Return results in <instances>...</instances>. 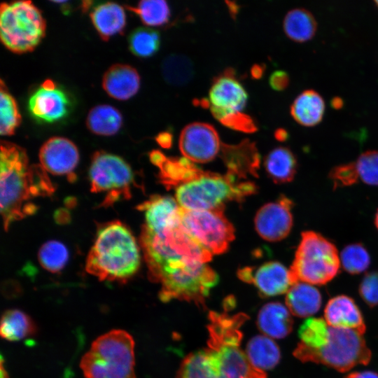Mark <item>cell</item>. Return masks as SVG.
<instances>
[{
    "mask_svg": "<svg viewBox=\"0 0 378 378\" xmlns=\"http://www.w3.org/2000/svg\"><path fill=\"white\" fill-rule=\"evenodd\" d=\"M134 365V341L123 330L97 337L80 362L85 378H136Z\"/></svg>",
    "mask_w": 378,
    "mask_h": 378,
    "instance_id": "cell-5",
    "label": "cell"
},
{
    "mask_svg": "<svg viewBox=\"0 0 378 378\" xmlns=\"http://www.w3.org/2000/svg\"><path fill=\"white\" fill-rule=\"evenodd\" d=\"M71 103L67 94L55 83L46 80L29 99V111L38 122L52 123L65 118Z\"/></svg>",
    "mask_w": 378,
    "mask_h": 378,
    "instance_id": "cell-16",
    "label": "cell"
},
{
    "mask_svg": "<svg viewBox=\"0 0 378 378\" xmlns=\"http://www.w3.org/2000/svg\"><path fill=\"white\" fill-rule=\"evenodd\" d=\"M162 74L164 80L174 86H183L188 83L194 76V66L186 55L172 54L162 63Z\"/></svg>",
    "mask_w": 378,
    "mask_h": 378,
    "instance_id": "cell-32",
    "label": "cell"
},
{
    "mask_svg": "<svg viewBox=\"0 0 378 378\" xmlns=\"http://www.w3.org/2000/svg\"><path fill=\"white\" fill-rule=\"evenodd\" d=\"M36 330L32 318L20 309H8L2 314L0 333L6 340L20 341L34 335Z\"/></svg>",
    "mask_w": 378,
    "mask_h": 378,
    "instance_id": "cell-28",
    "label": "cell"
},
{
    "mask_svg": "<svg viewBox=\"0 0 378 378\" xmlns=\"http://www.w3.org/2000/svg\"><path fill=\"white\" fill-rule=\"evenodd\" d=\"M174 256L147 265L149 279L161 286L159 298L163 302L178 300L204 307L211 289L218 281L216 272L199 260Z\"/></svg>",
    "mask_w": 378,
    "mask_h": 378,
    "instance_id": "cell-4",
    "label": "cell"
},
{
    "mask_svg": "<svg viewBox=\"0 0 378 378\" xmlns=\"http://www.w3.org/2000/svg\"><path fill=\"white\" fill-rule=\"evenodd\" d=\"M246 354L251 364L262 371L274 368L281 357L277 344L266 335L255 336L250 340Z\"/></svg>",
    "mask_w": 378,
    "mask_h": 378,
    "instance_id": "cell-29",
    "label": "cell"
},
{
    "mask_svg": "<svg viewBox=\"0 0 378 378\" xmlns=\"http://www.w3.org/2000/svg\"><path fill=\"white\" fill-rule=\"evenodd\" d=\"M359 294L369 306L378 304V270L364 276L359 286Z\"/></svg>",
    "mask_w": 378,
    "mask_h": 378,
    "instance_id": "cell-43",
    "label": "cell"
},
{
    "mask_svg": "<svg viewBox=\"0 0 378 378\" xmlns=\"http://www.w3.org/2000/svg\"><path fill=\"white\" fill-rule=\"evenodd\" d=\"M324 319L333 328L348 329L363 335L365 325L355 302L346 295L331 298L324 310Z\"/></svg>",
    "mask_w": 378,
    "mask_h": 378,
    "instance_id": "cell-21",
    "label": "cell"
},
{
    "mask_svg": "<svg viewBox=\"0 0 378 378\" xmlns=\"http://www.w3.org/2000/svg\"><path fill=\"white\" fill-rule=\"evenodd\" d=\"M176 378H217L204 349L191 353L182 361Z\"/></svg>",
    "mask_w": 378,
    "mask_h": 378,
    "instance_id": "cell-36",
    "label": "cell"
},
{
    "mask_svg": "<svg viewBox=\"0 0 378 378\" xmlns=\"http://www.w3.org/2000/svg\"><path fill=\"white\" fill-rule=\"evenodd\" d=\"M286 303L293 315L298 317L310 316L320 309L321 295L312 285L297 282L286 293Z\"/></svg>",
    "mask_w": 378,
    "mask_h": 378,
    "instance_id": "cell-25",
    "label": "cell"
},
{
    "mask_svg": "<svg viewBox=\"0 0 378 378\" xmlns=\"http://www.w3.org/2000/svg\"><path fill=\"white\" fill-rule=\"evenodd\" d=\"M274 136L278 141H284L288 138V133L285 129L279 128L275 131Z\"/></svg>",
    "mask_w": 378,
    "mask_h": 378,
    "instance_id": "cell-48",
    "label": "cell"
},
{
    "mask_svg": "<svg viewBox=\"0 0 378 378\" xmlns=\"http://www.w3.org/2000/svg\"><path fill=\"white\" fill-rule=\"evenodd\" d=\"M155 140L161 147L169 148L172 145L173 136L169 132H162L156 136Z\"/></svg>",
    "mask_w": 378,
    "mask_h": 378,
    "instance_id": "cell-45",
    "label": "cell"
},
{
    "mask_svg": "<svg viewBox=\"0 0 378 378\" xmlns=\"http://www.w3.org/2000/svg\"><path fill=\"white\" fill-rule=\"evenodd\" d=\"M332 106L335 108H340L342 106V101L338 97H335L332 100Z\"/></svg>",
    "mask_w": 378,
    "mask_h": 378,
    "instance_id": "cell-50",
    "label": "cell"
},
{
    "mask_svg": "<svg viewBox=\"0 0 378 378\" xmlns=\"http://www.w3.org/2000/svg\"><path fill=\"white\" fill-rule=\"evenodd\" d=\"M69 252L66 246L55 240L43 244L38 251V260L41 265L52 273L60 271L66 264Z\"/></svg>",
    "mask_w": 378,
    "mask_h": 378,
    "instance_id": "cell-38",
    "label": "cell"
},
{
    "mask_svg": "<svg viewBox=\"0 0 378 378\" xmlns=\"http://www.w3.org/2000/svg\"><path fill=\"white\" fill-rule=\"evenodd\" d=\"M89 176L92 192H106L103 206H111L121 198H130L131 186L134 183V173L119 156L104 151L94 153Z\"/></svg>",
    "mask_w": 378,
    "mask_h": 378,
    "instance_id": "cell-10",
    "label": "cell"
},
{
    "mask_svg": "<svg viewBox=\"0 0 378 378\" xmlns=\"http://www.w3.org/2000/svg\"><path fill=\"white\" fill-rule=\"evenodd\" d=\"M137 209L145 215L142 226L150 231L162 230L181 220V207L176 200L169 196L153 195Z\"/></svg>",
    "mask_w": 378,
    "mask_h": 378,
    "instance_id": "cell-20",
    "label": "cell"
},
{
    "mask_svg": "<svg viewBox=\"0 0 378 378\" xmlns=\"http://www.w3.org/2000/svg\"><path fill=\"white\" fill-rule=\"evenodd\" d=\"M264 167L270 179L276 184H283L294 179L298 169V161L291 150L287 147L279 146L266 155Z\"/></svg>",
    "mask_w": 378,
    "mask_h": 378,
    "instance_id": "cell-26",
    "label": "cell"
},
{
    "mask_svg": "<svg viewBox=\"0 0 378 378\" xmlns=\"http://www.w3.org/2000/svg\"><path fill=\"white\" fill-rule=\"evenodd\" d=\"M210 111L218 121L227 114L240 112L245 107L248 94L232 68L213 79L209 92Z\"/></svg>",
    "mask_w": 378,
    "mask_h": 378,
    "instance_id": "cell-12",
    "label": "cell"
},
{
    "mask_svg": "<svg viewBox=\"0 0 378 378\" xmlns=\"http://www.w3.org/2000/svg\"><path fill=\"white\" fill-rule=\"evenodd\" d=\"M39 160L41 167L52 174L70 175L78 163L79 153L71 141L54 136L41 147Z\"/></svg>",
    "mask_w": 378,
    "mask_h": 378,
    "instance_id": "cell-17",
    "label": "cell"
},
{
    "mask_svg": "<svg viewBox=\"0 0 378 378\" xmlns=\"http://www.w3.org/2000/svg\"><path fill=\"white\" fill-rule=\"evenodd\" d=\"M374 225H375L377 229L378 230V209L377 210V212H376L375 216H374Z\"/></svg>",
    "mask_w": 378,
    "mask_h": 378,
    "instance_id": "cell-51",
    "label": "cell"
},
{
    "mask_svg": "<svg viewBox=\"0 0 378 378\" xmlns=\"http://www.w3.org/2000/svg\"><path fill=\"white\" fill-rule=\"evenodd\" d=\"M325 103L315 90H306L300 94L290 106V114L300 125L313 127L323 119Z\"/></svg>",
    "mask_w": 378,
    "mask_h": 378,
    "instance_id": "cell-27",
    "label": "cell"
},
{
    "mask_svg": "<svg viewBox=\"0 0 378 378\" xmlns=\"http://www.w3.org/2000/svg\"><path fill=\"white\" fill-rule=\"evenodd\" d=\"M247 319L243 313L209 312V337L204 350L218 378H267L265 372L255 368L240 348L241 327Z\"/></svg>",
    "mask_w": 378,
    "mask_h": 378,
    "instance_id": "cell-3",
    "label": "cell"
},
{
    "mask_svg": "<svg viewBox=\"0 0 378 378\" xmlns=\"http://www.w3.org/2000/svg\"><path fill=\"white\" fill-rule=\"evenodd\" d=\"M228 3V8L231 13V15L234 17L236 14L237 13L239 10V6L235 4L234 2H227Z\"/></svg>",
    "mask_w": 378,
    "mask_h": 378,
    "instance_id": "cell-49",
    "label": "cell"
},
{
    "mask_svg": "<svg viewBox=\"0 0 378 378\" xmlns=\"http://www.w3.org/2000/svg\"><path fill=\"white\" fill-rule=\"evenodd\" d=\"M181 223L212 255L225 252L234 239V228L225 217L223 209L191 211L181 208Z\"/></svg>",
    "mask_w": 378,
    "mask_h": 378,
    "instance_id": "cell-11",
    "label": "cell"
},
{
    "mask_svg": "<svg viewBox=\"0 0 378 378\" xmlns=\"http://www.w3.org/2000/svg\"><path fill=\"white\" fill-rule=\"evenodd\" d=\"M293 202L285 195H281L272 202L259 209L254 219L258 234L265 240L274 242L285 239L290 232L293 217Z\"/></svg>",
    "mask_w": 378,
    "mask_h": 378,
    "instance_id": "cell-14",
    "label": "cell"
},
{
    "mask_svg": "<svg viewBox=\"0 0 378 378\" xmlns=\"http://www.w3.org/2000/svg\"><path fill=\"white\" fill-rule=\"evenodd\" d=\"M290 79L288 74L283 70L274 71L270 76L269 84L276 91H283L289 85Z\"/></svg>",
    "mask_w": 378,
    "mask_h": 378,
    "instance_id": "cell-44",
    "label": "cell"
},
{
    "mask_svg": "<svg viewBox=\"0 0 378 378\" xmlns=\"http://www.w3.org/2000/svg\"><path fill=\"white\" fill-rule=\"evenodd\" d=\"M140 262L139 245L132 233L122 223L113 220L98 228L85 270L101 281L125 282L136 274Z\"/></svg>",
    "mask_w": 378,
    "mask_h": 378,
    "instance_id": "cell-2",
    "label": "cell"
},
{
    "mask_svg": "<svg viewBox=\"0 0 378 378\" xmlns=\"http://www.w3.org/2000/svg\"><path fill=\"white\" fill-rule=\"evenodd\" d=\"M160 46L159 32L146 27H139L129 37V48L136 56L149 57L155 55Z\"/></svg>",
    "mask_w": 378,
    "mask_h": 378,
    "instance_id": "cell-34",
    "label": "cell"
},
{
    "mask_svg": "<svg viewBox=\"0 0 378 378\" xmlns=\"http://www.w3.org/2000/svg\"><path fill=\"white\" fill-rule=\"evenodd\" d=\"M178 144L185 158L192 162L206 163L216 157L222 143L214 126L196 122L183 129Z\"/></svg>",
    "mask_w": 378,
    "mask_h": 378,
    "instance_id": "cell-13",
    "label": "cell"
},
{
    "mask_svg": "<svg viewBox=\"0 0 378 378\" xmlns=\"http://www.w3.org/2000/svg\"><path fill=\"white\" fill-rule=\"evenodd\" d=\"M21 121L15 99L8 92L3 80L0 88V133L3 136L14 134Z\"/></svg>",
    "mask_w": 378,
    "mask_h": 378,
    "instance_id": "cell-35",
    "label": "cell"
},
{
    "mask_svg": "<svg viewBox=\"0 0 378 378\" xmlns=\"http://www.w3.org/2000/svg\"><path fill=\"white\" fill-rule=\"evenodd\" d=\"M45 33V20L31 1L1 4L0 37L9 50L15 53L31 51L41 42Z\"/></svg>",
    "mask_w": 378,
    "mask_h": 378,
    "instance_id": "cell-9",
    "label": "cell"
},
{
    "mask_svg": "<svg viewBox=\"0 0 378 378\" xmlns=\"http://www.w3.org/2000/svg\"><path fill=\"white\" fill-rule=\"evenodd\" d=\"M340 262L343 269L349 274H358L370 266V256L362 244L352 243L342 249Z\"/></svg>",
    "mask_w": 378,
    "mask_h": 378,
    "instance_id": "cell-39",
    "label": "cell"
},
{
    "mask_svg": "<svg viewBox=\"0 0 378 378\" xmlns=\"http://www.w3.org/2000/svg\"><path fill=\"white\" fill-rule=\"evenodd\" d=\"M127 8L138 15L142 22L148 26H162L169 22L171 16L169 6L163 0H144L136 6H127Z\"/></svg>",
    "mask_w": 378,
    "mask_h": 378,
    "instance_id": "cell-33",
    "label": "cell"
},
{
    "mask_svg": "<svg viewBox=\"0 0 378 378\" xmlns=\"http://www.w3.org/2000/svg\"><path fill=\"white\" fill-rule=\"evenodd\" d=\"M90 18L98 34L104 41L122 33L126 24L123 8L113 2H106L95 6L90 13Z\"/></svg>",
    "mask_w": 378,
    "mask_h": 378,
    "instance_id": "cell-24",
    "label": "cell"
},
{
    "mask_svg": "<svg viewBox=\"0 0 378 378\" xmlns=\"http://www.w3.org/2000/svg\"><path fill=\"white\" fill-rule=\"evenodd\" d=\"M374 4L377 5V6L378 7V1H374Z\"/></svg>",
    "mask_w": 378,
    "mask_h": 378,
    "instance_id": "cell-52",
    "label": "cell"
},
{
    "mask_svg": "<svg viewBox=\"0 0 378 378\" xmlns=\"http://www.w3.org/2000/svg\"><path fill=\"white\" fill-rule=\"evenodd\" d=\"M122 123L120 111L110 105H98L92 108L86 119V125L92 133L102 136L116 134Z\"/></svg>",
    "mask_w": 378,
    "mask_h": 378,
    "instance_id": "cell-31",
    "label": "cell"
},
{
    "mask_svg": "<svg viewBox=\"0 0 378 378\" xmlns=\"http://www.w3.org/2000/svg\"><path fill=\"white\" fill-rule=\"evenodd\" d=\"M329 178L333 189L353 186L358 182L359 175L355 162L341 164L332 168Z\"/></svg>",
    "mask_w": 378,
    "mask_h": 378,
    "instance_id": "cell-41",
    "label": "cell"
},
{
    "mask_svg": "<svg viewBox=\"0 0 378 378\" xmlns=\"http://www.w3.org/2000/svg\"><path fill=\"white\" fill-rule=\"evenodd\" d=\"M0 155L1 214L7 230L11 223L35 211L29 199L50 195L54 188L41 165L29 166L20 146L1 141Z\"/></svg>",
    "mask_w": 378,
    "mask_h": 378,
    "instance_id": "cell-1",
    "label": "cell"
},
{
    "mask_svg": "<svg viewBox=\"0 0 378 378\" xmlns=\"http://www.w3.org/2000/svg\"><path fill=\"white\" fill-rule=\"evenodd\" d=\"M220 157L227 168V174L238 180L248 175L258 176L260 156L254 142L246 139L238 144H223Z\"/></svg>",
    "mask_w": 378,
    "mask_h": 378,
    "instance_id": "cell-18",
    "label": "cell"
},
{
    "mask_svg": "<svg viewBox=\"0 0 378 378\" xmlns=\"http://www.w3.org/2000/svg\"><path fill=\"white\" fill-rule=\"evenodd\" d=\"M257 190L251 181L239 182L234 176L206 172L202 176L176 188V200L186 210L223 209L227 202H241Z\"/></svg>",
    "mask_w": 378,
    "mask_h": 378,
    "instance_id": "cell-6",
    "label": "cell"
},
{
    "mask_svg": "<svg viewBox=\"0 0 378 378\" xmlns=\"http://www.w3.org/2000/svg\"><path fill=\"white\" fill-rule=\"evenodd\" d=\"M293 354L302 362L323 364L342 372L358 365H366L371 357L362 335L330 326L328 340L323 346L311 349L300 343Z\"/></svg>",
    "mask_w": 378,
    "mask_h": 378,
    "instance_id": "cell-8",
    "label": "cell"
},
{
    "mask_svg": "<svg viewBox=\"0 0 378 378\" xmlns=\"http://www.w3.org/2000/svg\"><path fill=\"white\" fill-rule=\"evenodd\" d=\"M359 178L369 186H378V151L363 153L355 162Z\"/></svg>",
    "mask_w": 378,
    "mask_h": 378,
    "instance_id": "cell-40",
    "label": "cell"
},
{
    "mask_svg": "<svg viewBox=\"0 0 378 378\" xmlns=\"http://www.w3.org/2000/svg\"><path fill=\"white\" fill-rule=\"evenodd\" d=\"M219 122L230 129L245 133H253L258 130L253 118L242 112L227 114L222 118Z\"/></svg>",
    "mask_w": 378,
    "mask_h": 378,
    "instance_id": "cell-42",
    "label": "cell"
},
{
    "mask_svg": "<svg viewBox=\"0 0 378 378\" xmlns=\"http://www.w3.org/2000/svg\"><path fill=\"white\" fill-rule=\"evenodd\" d=\"M340 264L335 245L320 233L307 230L301 234L289 270L295 284L323 285L337 276Z\"/></svg>",
    "mask_w": 378,
    "mask_h": 378,
    "instance_id": "cell-7",
    "label": "cell"
},
{
    "mask_svg": "<svg viewBox=\"0 0 378 378\" xmlns=\"http://www.w3.org/2000/svg\"><path fill=\"white\" fill-rule=\"evenodd\" d=\"M239 278L253 284L263 297L287 293L295 284L290 270L276 261H270L257 268L246 267L237 272Z\"/></svg>",
    "mask_w": 378,
    "mask_h": 378,
    "instance_id": "cell-15",
    "label": "cell"
},
{
    "mask_svg": "<svg viewBox=\"0 0 378 378\" xmlns=\"http://www.w3.org/2000/svg\"><path fill=\"white\" fill-rule=\"evenodd\" d=\"M346 378H378V374L371 371L353 372Z\"/></svg>",
    "mask_w": 378,
    "mask_h": 378,
    "instance_id": "cell-47",
    "label": "cell"
},
{
    "mask_svg": "<svg viewBox=\"0 0 378 378\" xmlns=\"http://www.w3.org/2000/svg\"><path fill=\"white\" fill-rule=\"evenodd\" d=\"M293 321L288 308L279 302L264 305L258 316V326L267 337L283 338L292 330Z\"/></svg>",
    "mask_w": 378,
    "mask_h": 378,
    "instance_id": "cell-23",
    "label": "cell"
},
{
    "mask_svg": "<svg viewBox=\"0 0 378 378\" xmlns=\"http://www.w3.org/2000/svg\"><path fill=\"white\" fill-rule=\"evenodd\" d=\"M149 158L160 169V181L169 189L190 182L206 173L185 157L167 158L160 150H154L150 152Z\"/></svg>",
    "mask_w": 378,
    "mask_h": 378,
    "instance_id": "cell-19",
    "label": "cell"
},
{
    "mask_svg": "<svg viewBox=\"0 0 378 378\" xmlns=\"http://www.w3.org/2000/svg\"><path fill=\"white\" fill-rule=\"evenodd\" d=\"M283 27L290 39L302 43L313 38L317 29V23L309 10L298 8L287 13L284 19Z\"/></svg>",
    "mask_w": 378,
    "mask_h": 378,
    "instance_id": "cell-30",
    "label": "cell"
},
{
    "mask_svg": "<svg viewBox=\"0 0 378 378\" xmlns=\"http://www.w3.org/2000/svg\"><path fill=\"white\" fill-rule=\"evenodd\" d=\"M140 77L137 71L127 64H116L104 74L102 87L111 97L118 100H127L139 90Z\"/></svg>",
    "mask_w": 378,
    "mask_h": 378,
    "instance_id": "cell-22",
    "label": "cell"
},
{
    "mask_svg": "<svg viewBox=\"0 0 378 378\" xmlns=\"http://www.w3.org/2000/svg\"><path fill=\"white\" fill-rule=\"evenodd\" d=\"M329 330L330 326L325 319L309 318L300 328V343L311 349L321 348L328 340Z\"/></svg>",
    "mask_w": 378,
    "mask_h": 378,
    "instance_id": "cell-37",
    "label": "cell"
},
{
    "mask_svg": "<svg viewBox=\"0 0 378 378\" xmlns=\"http://www.w3.org/2000/svg\"><path fill=\"white\" fill-rule=\"evenodd\" d=\"M265 70L264 64H255L251 69V74L253 78L260 79L262 77Z\"/></svg>",
    "mask_w": 378,
    "mask_h": 378,
    "instance_id": "cell-46",
    "label": "cell"
}]
</instances>
